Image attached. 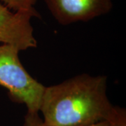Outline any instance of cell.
<instances>
[{
	"label": "cell",
	"mask_w": 126,
	"mask_h": 126,
	"mask_svg": "<svg viewBox=\"0 0 126 126\" xmlns=\"http://www.w3.org/2000/svg\"><path fill=\"white\" fill-rule=\"evenodd\" d=\"M48 9L60 25L87 22L107 14L112 0H44Z\"/></svg>",
	"instance_id": "obj_4"
},
{
	"label": "cell",
	"mask_w": 126,
	"mask_h": 126,
	"mask_svg": "<svg viewBox=\"0 0 126 126\" xmlns=\"http://www.w3.org/2000/svg\"><path fill=\"white\" fill-rule=\"evenodd\" d=\"M19 52L14 46L0 45V86L7 89L11 100L25 104L27 112L39 113L45 86L26 71Z\"/></svg>",
	"instance_id": "obj_2"
},
{
	"label": "cell",
	"mask_w": 126,
	"mask_h": 126,
	"mask_svg": "<svg viewBox=\"0 0 126 126\" xmlns=\"http://www.w3.org/2000/svg\"><path fill=\"white\" fill-rule=\"evenodd\" d=\"M23 126H48L39 116V113L27 112ZM88 126H111L109 121H102Z\"/></svg>",
	"instance_id": "obj_5"
},
{
	"label": "cell",
	"mask_w": 126,
	"mask_h": 126,
	"mask_svg": "<svg viewBox=\"0 0 126 126\" xmlns=\"http://www.w3.org/2000/svg\"><path fill=\"white\" fill-rule=\"evenodd\" d=\"M37 0H0L3 4L12 11L32 9L36 4Z\"/></svg>",
	"instance_id": "obj_6"
},
{
	"label": "cell",
	"mask_w": 126,
	"mask_h": 126,
	"mask_svg": "<svg viewBox=\"0 0 126 126\" xmlns=\"http://www.w3.org/2000/svg\"><path fill=\"white\" fill-rule=\"evenodd\" d=\"M32 18H40L34 8L14 11L0 2V43L14 46L20 51L36 48Z\"/></svg>",
	"instance_id": "obj_3"
},
{
	"label": "cell",
	"mask_w": 126,
	"mask_h": 126,
	"mask_svg": "<svg viewBox=\"0 0 126 126\" xmlns=\"http://www.w3.org/2000/svg\"><path fill=\"white\" fill-rule=\"evenodd\" d=\"M107 77L82 74L45 87L39 111L48 126H88L109 121L115 111L107 93Z\"/></svg>",
	"instance_id": "obj_1"
},
{
	"label": "cell",
	"mask_w": 126,
	"mask_h": 126,
	"mask_svg": "<svg viewBox=\"0 0 126 126\" xmlns=\"http://www.w3.org/2000/svg\"><path fill=\"white\" fill-rule=\"evenodd\" d=\"M111 126H126V111L125 109L116 107L111 118L109 119Z\"/></svg>",
	"instance_id": "obj_7"
}]
</instances>
